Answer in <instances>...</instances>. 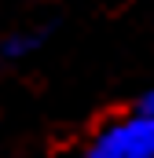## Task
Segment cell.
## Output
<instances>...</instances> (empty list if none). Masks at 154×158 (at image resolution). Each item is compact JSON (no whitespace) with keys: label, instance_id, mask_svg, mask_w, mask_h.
I'll return each mask as SVG.
<instances>
[{"label":"cell","instance_id":"1","mask_svg":"<svg viewBox=\"0 0 154 158\" xmlns=\"http://www.w3.org/2000/svg\"><path fill=\"white\" fill-rule=\"evenodd\" d=\"M81 158H154V114H128L103 125Z\"/></svg>","mask_w":154,"mask_h":158},{"label":"cell","instance_id":"2","mask_svg":"<svg viewBox=\"0 0 154 158\" xmlns=\"http://www.w3.org/2000/svg\"><path fill=\"white\" fill-rule=\"evenodd\" d=\"M37 44H40L37 33H15V37L4 40V55H7V59H22V55L37 52Z\"/></svg>","mask_w":154,"mask_h":158},{"label":"cell","instance_id":"3","mask_svg":"<svg viewBox=\"0 0 154 158\" xmlns=\"http://www.w3.org/2000/svg\"><path fill=\"white\" fill-rule=\"evenodd\" d=\"M140 110H143V114H154V88L147 92V96H143V103H140Z\"/></svg>","mask_w":154,"mask_h":158}]
</instances>
